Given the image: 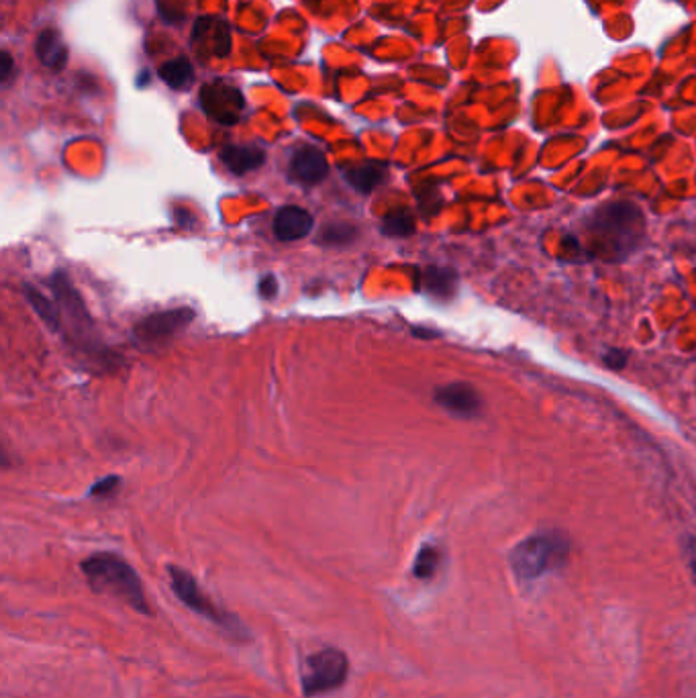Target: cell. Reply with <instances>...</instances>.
Listing matches in <instances>:
<instances>
[{"label":"cell","mask_w":696,"mask_h":698,"mask_svg":"<svg viewBox=\"0 0 696 698\" xmlns=\"http://www.w3.org/2000/svg\"><path fill=\"white\" fill-rule=\"evenodd\" d=\"M158 74L170 88L180 90V88L190 86V82L194 78V68H192L188 58L180 56V58H174V60H168L166 64H162Z\"/></svg>","instance_id":"e0dca14e"},{"label":"cell","mask_w":696,"mask_h":698,"mask_svg":"<svg viewBox=\"0 0 696 698\" xmlns=\"http://www.w3.org/2000/svg\"><path fill=\"white\" fill-rule=\"evenodd\" d=\"M192 319H194V313L190 309H172V311L156 313L141 319L135 325L133 335L137 343H141L143 347H158L174 339L180 331H184L192 323Z\"/></svg>","instance_id":"52a82bcc"},{"label":"cell","mask_w":696,"mask_h":698,"mask_svg":"<svg viewBox=\"0 0 696 698\" xmlns=\"http://www.w3.org/2000/svg\"><path fill=\"white\" fill-rule=\"evenodd\" d=\"M82 574L86 576L90 588L98 594H111L133 611L149 615V605L137 572L117 554L101 552L86 558L82 564Z\"/></svg>","instance_id":"7a4b0ae2"},{"label":"cell","mask_w":696,"mask_h":698,"mask_svg":"<svg viewBox=\"0 0 696 698\" xmlns=\"http://www.w3.org/2000/svg\"><path fill=\"white\" fill-rule=\"evenodd\" d=\"M421 286L429 296L441 298L447 301L456 294L458 288V274L452 268H441V266H429L421 274Z\"/></svg>","instance_id":"5bb4252c"},{"label":"cell","mask_w":696,"mask_h":698,"mask_svg":"<svg viewBox=\"0 0 696 698\" xmlns=\"http://www.w3.org/2000/svg\"><path fill=\"white\" fill-rule=\"evenodd\" d=\"M345 182L362 194H370L386 180V168L378 162H364L343 170Z\"/></svg>","instance_id":"9a60e30c"},{"label":"cell","mask_w":696,"mask_h":698,"mask_svg":"<svg viewBox=\"0 0 696 698\" xmlns=\"http://www.w3.org/2000/svg\"><path fill=\"white\" fill-rule=\"evenodd\" d=\"M313 215L301 207L286 205L274 217V235L280 241H301L313 231Z\"/></svg>","instance_id":"8fae6325"},{"label":"cell","mask_w":696,"mask_h":698,"mask_svg":"<svg viewBox=\"0 0 696 698\" xmlns=\"http://www.w3.org/2000/svg\"><path fill=\"white\" fill-rule=\"evenodd\" d=\"M11 72H13V58L9 52H3V72H0V80L9 82L11 80Z\"/></svg>","instance_id":"d4e9b609"},{"label":"cell","mask_w":696,"mask_h":698,"mask_svg":"<svg viewBox=\"0 0 696 698\" xmlns=\"http://www.w3.org/2000/svg\"><path fill=\"white\" fill-rule=\"evenodd\" d=\"M35 54L45 68L54 70V72L64 70L68 64V58H70L68 47L62 39L60 31H56V29H43L39 33V37L35 41Z\"/></svg>","instance_id":"4fadbf2b"},{"label":"cell","mask_w":696,"mask_h":698,"mask_svg":"<svg viewBox=\"0 0 696 698\" xmlns=\"http://www.w3.org/2000/svg\"><path fill=\"white\" fill-rule=\"evenodd\" d=\"M198 101H201V109L209 119L225 127L239 123L245 109V98L241 90L225 80H213L205 84Z\"/></svg>","instance_id":"8992f818"},{"label":"cell","mask_w":696,"mask_h":698,"mask_svg":"<svg viewBox=\"0 0 696 698\" xmlns=\"http://www.w3.org/2000/svg\"><path fill=\"white\" fill-rule=\"evenodd\" d=\"M194 35H209V45H213V56L225 58L231 52V33L229 25L221 19L201 17L194 25Z\"/></svg>","instance_id":"2e32d148"},{"label":"cell","mask_w":696,"mask_h":698,"mask_svg":"<svg viewBox=\"0 0 696 698\" xmlns=\"http://www.w3.org/2000/svg\"><path fill=\"white\" fill-rule=\"evenodd\" d=\"M25 296H27V301L29 305L33 307V311L45 321L47 327H52L54 331H60L62 323H60V313L58 309L52 305V301H47V298L35 290L33 286H25Z\"/></svg>","instance_id":"d6986e66"},{"label":"cell","mask_w":696,"mask_h":698,"mask_svg":"<svg viewBox=\"0 0 696 698\" xmlns=\"http://www.w3.org/2000/svg\"><path fill=\"white\" fill-rule=\"evenodd\" d=\"M439 564H441V552L437 550L435 545L427 543V545L421 547L419 554H417V558H415L413 574H415V578H419V580H429V578H433V576L437 574Z\"/></svg>","instance_id":"ffe728a7"},{"label":"cell","mask_w":696,"mask_h":698,"mask_svg":"<svg viewBox=\"0 0 696 698\" xmlns=\"http://www.w3.org/2000/svg\"><path fill=\"white\" fill-rule=\"evenodd\" d=\"M121 480L117 476H109L105 480H98L92 488H90V496H111L117 488H119Z\"/></svg>","instance_id":"7402d4cb"},{"label":"cell","mask_w":696,"mask_h":698,"mask_svg":"<svg viewBox=\"0 0 696 698\" xmlns=\"http://www.w3.org/2000/svg\"><path fill=\"white\" fill-rule=\"evenodd\" d=\"M350 676V660L337 647L311 654L303 666V692L307 698L337 690Z\"/></svg>","instance_id":"5b68a950"},{"label":"cell","mask_w":696,"mask_h":698,"mask_svg":"<svg viewBox=\"0 0 696 698\" xmlns=\"http://www.w3.org/2000/svg\"><path fill=\"white\" fill-rule=\"evenodd\" d=\"M684 556H686V564L690 570V576L696 584V537H688L684 543Z\"/></svg>","instance_id":"603a6c76"},{"label":"cell","mask_w":696,"mask_h":698,"mask_svg":"<svg viewBox=\"0 0 696 698\" xmlns=\"http://www.w3.org/2000/svg\"><path fill=\"white\" fill-rule=\"evenodd\" d=\"M260 294L264 298H274L278 294V280L274 278V274H266L260 280Z\"/></svg>","instance_id":"cb8c5ba5"},{"label":"cell","mask_w":696,"mask_h":698,"mask_svg":"<svg viewBox=\"0 0 696 698\" xmlns=\"http://www.w3.org/2000/svg\"><path fill=\"white\" fill-rule=\"evenodd\" d=\"M435 403L454 417L474 419L482 411V398L468 382H452L435 390Z\"/></svg>","instance_id":"ba28073f"},{"label":"cell","mask_w":696,"mask_h":698,"mask_svg":"<svg viewBox=\"0 0 696 698\" xmlns=\"http://www.w3.org/2000/svg\"><path fill=\"white\" fill-rule=\"evenodd\" d=\"M645 237V217L633 203L611 201L596 209L586 223L590 254L619 262L631 256Z\"/></svg>","instance_id":"6da1fadb"},{"label":"cell","mask_w":696,"mask_h":698,"mask_svg":"<svg viewBox=\"0 0 696 698\" xmlns=\"http://www.w3.org/2000/svg\"><path fill=\"white\" fill-rule=\"evenodd\" d=\"M382 233L388 237H411L415 233V219L407 209H394L382 219Z\"/></svg>","instance_id":"ac0fdd59"},{"label":"cell","mask_w":696,"mask_h":698,"mask_svg":"<svg viewBox=\"0 0 696 698\" xmlns=\"http://www.w3.org/2000/svg\"><path fill=\"white\" fill-rule=\"evenodd\" d=\"M358 235L356 227L350 223H329L327 227H323L321 235H319V243L321 245H345L354 241Z\"/></svg>","instance_id":"44dd1931"},{"label":"cell","mask_w":696,"mask_h":698,"mask_svg":"<svg viewBox=\"0 0 696 698\" xmlns=\"http://www.w3.org/2000/svg\"><path fill=\"white\" fill-rule=\"evenodd\" d=\"M168 574H170L172 590L178 596V601H182L184 607H188L196 615H201L207 621H211L231 641L245 643V641L252 639L250 629L241 623V619L237 615L221 609L219 605H215V601H211V598L205 594V590L201 588V584L194 580V576L190 572H186L180 566H168Z\"/></svg>","instance_id":"277c9868"},{"label":"cell","mask_w":696,"mask_h":698,"mask_svg":"<svg viewBox=\"0 0 696 698\" xmlns=\"http://www.w3.org/2000/svg\"><path fill=\"white\" fill-rule=\"evenodd\" d=\"M570 552V543L560 533H535L513 547L509 556L513 574L521 582H533L560 570Z\"/></svg>","instance_id":"3957f363"},{"label":"cell","mask_w":696,"mask_h":698,"mask_svg":"<svg viewBox=\"0 0 696 698\" xmlns=\"http://www.w3.org/2000/svg\"><path fill=\"white\" fill-rule=\"evenodd\" d=\"M52 288L56 292V298L60 301L62 309L66 311L70 323L76 327V333L82 337V335H90L92 333V319L90 315L86 313V307L82 303V298L80 294L76 292V288L72 286L70 278L66 274H56L52 278Z\"/></svg>","instance_id":"30bf717a"},{"label":"cell","mask_w":696,"mask_h":698,"mask_svg":"<svg viewBox=\"0 0 696 698\" xmlns=\"http://www.w3.org/2000/svg\"><path fill=\"white\" fill-rule=\"evenodd\" d=\"M221 162L235 176L254 172L266 162V152L256 145H225L219 154Z\"/></svg>","instance_id":"7c38bea8"},{"label":"cell","mask_w":696,"mask_h":698,"mask_svg":"<svg viewBox=\"0 0 696 698\" xmlns=\"http://www.w3.org/2000/svg\"><path fill=\"white\" fill-rule=\"evenodd\" d=\"M288 174L294 182L315 186L321 184L329 174V162L321 149L313 145L298 147L288 162Z\"/></svg>","instance_id":"9c48e42d"}]
</instances>
